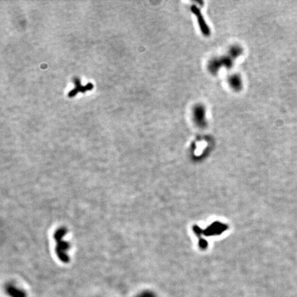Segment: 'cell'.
I'll return each instance as SVG.
<instances>
[{"mask_svg":"<svg viewBox=\"0 0 297 297\" xmlns=\"http://www.w3.org/2000/svg\"><path fill=\"white\" fill-rule=\"evenodd\" d=\"M66 233L67 230L65 228H60L56 230L54 234V239L57 242L55 252L58 258L64 263H68L70 261V258L67 254L68 250L70 249V244L63 239Z\"/></svg>","mask_w":297,"mask_h":297,"instance_id":"6da1fadb","label":"cell"},{"mask_svg":"<svg viewBox=\"0 0 297 297\" xmlns=\"http://www.w3.org/2000/svg\"><path fill=\"white\" fill-rule=\"evenodd\" d=\"M73 81L75 84V87L74 90H72L69 92L68 97L70 98L74 97V96L77 95L79 92L83 93V92L86 91L91 90L93 88V85H92V83H88L87 85H85V86H82V85H81V81L79 80V78L77 77L74 78Z\"/></svg>","mask_w":297,"mask_h":297,"instance_id":"7a4b0ae2","label":"cell"},{"mask_svg":"<svg viewBox=\"0 0 297 297\" xmlns=\"http://www.w3.org/2000/svg\"><path fill=\"white\" fill-rule=\"evenodd\" d=\"M191 10H192V11L197 16V19H198V22H199V24H200L201 30H202V31L203 32L204 34L206 35V36L209 35H210V31L209 30V28L207 27L206 24H205V21H204V19L202 17V14H201L200 10L195 6H192Z\"/></svg>","mask_w":297,"mask_h":297,"instance_id":"3957f363","label":"cell"},{"mask_svg":"<svg viewBox=\"0 0 297 297\" xmlns=\"http://www.w3.org/2000/svg\"><path fill=\"white\" fill-rule=\"evenodd\" d=\"M7 292L12 297H25V293L15 288L14 285H8V287H7Z\"/></svg>","mask_w":297,"mask_h":297,"instance_id":"277c9868","label":"cell"},{"mask_svg":"<svg viewBox=\"0 0 297 297\" xmlns=\"http://www.w3.org/2000/svg\"><path fill=\"white\" fill-rule=\"evenodd\" d=\"M237 79H238V78H237V77H235L232 78V80H231V81H230V82H233V85H235V87H236V86L237 87V86H238V85H240L239 82L237 81Z\"/></svg>","mask_w":297,"mask_h":297,"instance_id":"5b68a950","label":"cell"}]
</instances>
